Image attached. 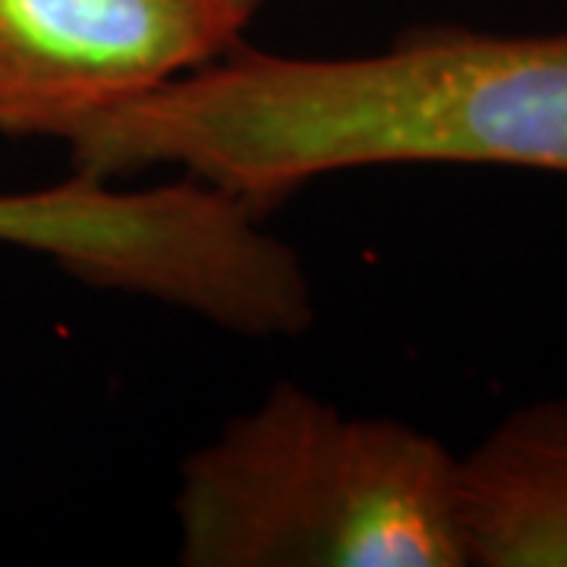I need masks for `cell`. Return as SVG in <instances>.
<instances>
[{
	"label": "cell",
	"instance_id": "5b68a950",
	"mask_svg": "<svg viewBox=\"0 0 567 567\" xmlns=\"http://www.w3.org/2000/svg\"><path fill=\"white\" fill-rule=\"evenodd\" d=\"M470 567H567V398L517 406L461 457Z\"/></svg>",
	"mask_w": 567,
	"mask_h": 567
},
{
	"label": "cell",
	"instance_id": "277c9868",
	"mask_svg": "<svg viewBox=\"0 0 567 567\" xmlns=\"http://www.w3.org/2000/svg\"><path fill=\"white\" fill-rule=\"evenodd\" d=\"M230 0H0V133L70 142L244 41Z\"/></svg>",
	"mask_w": 567,
	"mask_h": 567
},
{
	"label": "cell",
	"instance_id": "6da1fadb",
	"mask_svg": "<svg viewBox=\"0 0 567 567\" xmlns=\"http://www.w3.org/2000/svg\"><path fill=\"white\" fill-rule=\"evenodd\" d=\"M66 145L89 177L174 167L252 212L324 174L379 164L567 177V32L435 25L360 58H284L240 41Z\"/></svg>",
	"mask_w": 567,
	"mask_h": 567
},
{
	"label": "cell",
	"instance_id": "7a4b0ae2",
	"mask_svg": "<svg viewBox=\"0 0 567 567\" xmlns=\"http://www.w3.org/2000/svg\"><path fill=\"white\" fill-rule=\"evenodd\" d=\"M461 457L278 382L181 466L183 567H470Z\"/></svg>",
	"mask_w": 567,
	"mask_h": 567
},
{
	"label": "cell",
	"instance_id": "8992f818",
	"mask_svg": "<svg viewBox=\"0 0 567 567\" xmlns=\"http://www.w3.org/2000/svg\"><path fill=\"white\" fill-rule=\"evenodd\" d=\"M230 3H234V7H237L240 13H244L246 20H252V13H256V10L262 7L265 0H230Z\"/></svg>",
	"mask_w": 567,
	"mask_h": 567
},
{
	"label": "cell",
	"instance_id": "3957f363",
	"mask_svg": "<svg viewBox=\"0 0 567 567\" xmlns=\"http://www.w3.org/2000/svg\"><path fill=\"white\" fill-rule=\"evenodd\" d=\"M0 246L240 334L275 322L293 284L290 246L252 208L189 177L126 189L76 171L58 186L0 193Z\"/></svg>",
	"mask_w": 567,
	"mask_h": 567
}]
</instances>
